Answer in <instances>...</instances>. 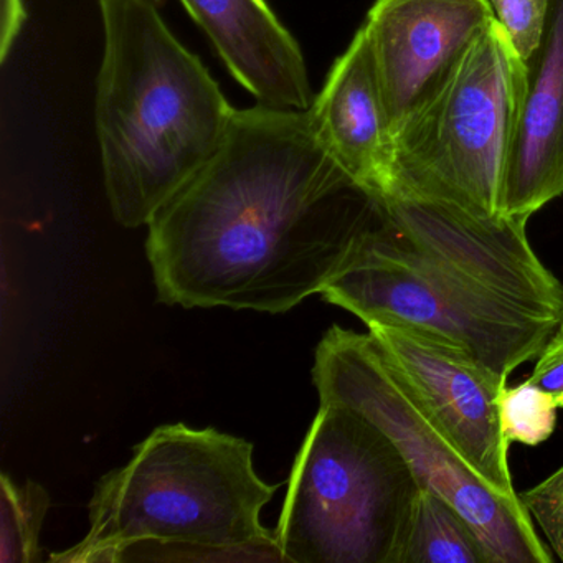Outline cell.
Wrapping results in <instances>:
<instances>
[{"mask_svg": "<svg viewBox=\"0 0 563 563\" xmlns=\"http://www.w3.org/2000/svg\"><path fill=\"white\" fill-rule=\"evenodd\" d=\"M377 212L324 150L309 110H236L212 159L147 225L157 298L291 311L321 295Z\"/></svg>", "mask_w": 563, "mask_h": 563, "instance_id": "1", "label": "cell"}, {"mask_svg": "<svg viewBox=\"0 0 563 563\" xmlns=\"http://www.w3.org/2000/svg\"><path fill=\"white\" fill-rule=\"evenodd\" d=\"M377 203L325 302L367 328L434 332L504 378L539 357L563 324V286L530 246L527 222L401 194Z\"/></svg>", "mask_w": 563, "mask_h": 563, "instance_id": "2", "label": "cell"}, {"mask_svg": "<svg viewBox=\"0 0 563 563\" xmlns=\"http://www.w3.org/2000/svg\"><path fill=\"white\" fill-rule=\"evenodd\" d=\"M98 141L114 220L150 225L219 151L236 110L154 0H100Z\"/></svg>", "mask_w": 563, "mask_h": 563, "instance_id": "3", "label": "cell"}, {"mask_svg": "<svg viewBox=\"0 0 563 563\" xmlns=\"http://www.w3.org/2000/svg\"><path fill=\"white\" fill-rule=\"evenodd\" d=\"M278 487L256 474L253 444L216 428L163 424L88 504L90 529L52 562H120L137 543L213 550L225 562H283L262 510Z\"/></svg>", "mask_w": 563, "mask_h": 563, "instance_id": "4", "label": "cell"}, {"mask_svg": "<svg viewBox=\"0 0 563 563\" xmlns=\"http://www.w3.org/2000/svg\"><path fill=\"white\" fill-rule=\"evenodd\" d=\"M418 489L377 424L345 405L321 404L275 530L283 562L400 563Z\"/></svg>", "mask_w": 563, "mask_h": 563, "instance_id": "5", "label": "cell"}, {"mask_svg": "<svg viewBox=\"0 0 563 563\" xmlns=\"http://www.w3.org/2000/svg\"><path fill=\"white\" fill-rule=\"evenodd\" d=\"M312 382L321 404L354 408L394 441L420 486L466 517L490 562H553L523 504L497 494L464 460L371 332L332 325L316 349Z\"/></svg>", "mask_w": 563, "mask_h": 563, "instance_id": "6", "label": "cell"}, {"mask_svg": "<svg viewBox=\"0 0 563 563\" xmlns=\"http://www.w3.org/2000/svg\"><path fill=\"white\" fill-rule=\"evenodd\" d=\"M522 90V58L494 21L394 137L384 197H427L479 216H503L500 194Z\"/></svg>", "mask_w": 563, "mask_h": 563, "instance_id": "7", "label": "cell"}, {"mask_svg": "<svg viewBox=\"0 0 563 563\" xmlns=\"http://www.w3.org/2000/svg\"><path fill=\"white\" fill-rule=\"evenodd\" d=\"M368 332L464 460L497 494L520 500L497 407L507 378L434 332L401 324H375Z\"/></svg>", "mask_w": 563, "mask_h": 563, "instance_id": "8", "label": "cell"}, {"mask_svg": "<svg viewBox=\"0 0 563 563\" xmlns=\"http://www.w3.org/2000/svg\"><path fill=\"white\" fill-rule=\"evenodd\" d=\"M494 21L489 0H375L362 29L391 136L440 90Z\"/></svg>", "mask_w": 563, "mask_h": 563, "instance_id": "9", "label": "cell"}, {"mask_svg": "<svg viewBox=\"0 0 563 563\" xmlns=\"http://www.w3.org/2000/svg\"><path fill=\"white\" fill-rule=\"evenodd\" d=\"M563 196V0H550L540 44L523 62V90L504 174L500 213L529 222Z\"/></svg>", "mask_w": 563, "mask_h": 563, "instance_id": "10", "label": "cell"}, {"mask_svg": "<svg viewBox=\"0 0 563 563\" xmlns=\"http://www.w3.org/2000/svg\"><path fill=\"white\" fill-rule=\"evenodd\" d=\"M309 114L332 159L372 199H382L390 187L394 136L364 29L332 65Z\"/></svg>", "mask_w": 563, "mask_h": 563, "instance_id": "11", "label": "cell"}, {"mask_svg": "<svg viewBox=\"0 0 563 563\" xmlns=\"http://www.w3.org/2000/svg\"><path fill=\"white\" fill-rule=\"evenodd\" d=\"M258 104L306 111L314 93L305 55L266 0H180Z\"/></svg>", "mask_w": 563, "mask_h": 563, "instance_id": "12", "label": "cell"}, {"mask_svg": "<svg viewBox=\"0 0 563 563\" xmlns=\"http://www.w3.org/2000/svg\"><path fill=\"white\" fill-rule=\"evenodd\" d=\"M400 563H493L483 540L466 517L446 499L420 486Z\"/></svg>", "mask_w": 563, "mask_h": 563, "instance_id": "13", "label": "cell"}, {"mask_svg": "<svg viewBox=\"0 0 563 563\" xmlns=\"http://www.w3.org/2000/svg\"><path fill=\"white\" fill-rule=\"evenodd\" d=\"M52 497L35 481L18 483L8 473L0 479V563H37L41 536Z\"/></svg>", "mask_w": 563, "mask_h": 563, "instance_id": "14", "label": "cell"}, {"mask_svg": "<svg viewBox=\"0 0 563 563\" xmlns=\"http://www.w3.org/2000/svg\"><path fill=\"white\" fill-rule=\"evenodd\" d=\"M500 428L510 444L539 446L552 437L556 427L555 398L530 384L529 380L516 387H504L497 398Z\"/></svg>", "mask_w": 563, "mask_h": 563, "instance_id": "15", "label": "cell"}, {"mask_svg": "<svg viewBox=\"0 0 563 563\" xmlns=\"http://www.w3.org/2000/svg\"><path fill=\"white\" fill-rule=\"evenodd\" d=\"M497 24L509 35L522 62L530 57L545 29L550 0H489Z\"/></svg>", "mask_w": 563, "mask_h": 563, "instance_id": "16", "label": "cell"}, {"mask_svg": "<svg viewBox=\"0 0 563 563\" xmlns=\"http://www.w3.org/2000/svg\"><path fill=\"white\" fill-rule=\"evenodd\" d=\"M519 499L542 530L550 550L563 562V464L542 483L520 493Z\"/></svg>", "mask_w": 563, "mask_h": 563, "instance_id": "17", "label": "cell"}, {"mask_svg": "<svg viewBox=\"0 0 563 563\" xmlns=\"http://www.w3.org/2000/svg\"><path fill=\"white\" fill-rule=\"evenodd\" d=\"M527 380L549 391L563 410V324L553 332L536 358L532 374Z\"/></svg>", "mask_w": 563, "mask_h": 563, "instance_id": "18", "label": "cell"}, {"mask_svg": "<svg viewBox=\"0 0 563 563\" xmlns=\"http://www.w3.org/2000/svg\"><path fill=\"white\" fill-rule=\"evenodd\" d=\"M27 11L24 0H2V35H0V58L9 57L15 38L24 27Z\"/></svg>", "mask_w": 563, "mask_h": 563, "instance_id": "19", "label": "cell"}]
</instances>
